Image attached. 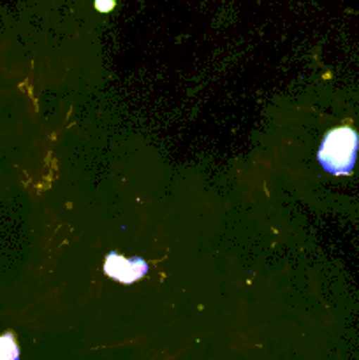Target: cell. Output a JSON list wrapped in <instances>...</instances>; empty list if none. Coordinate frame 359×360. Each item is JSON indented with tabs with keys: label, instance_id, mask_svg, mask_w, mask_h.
I'll list each match as a JSON object with an SVG mask.
<instances>
[{
	"label": "cell",
	"instance_id": "obj_2",
	"mask_svg": "<svg viewBox=\"0 0 359 360\" xmlns=\"http://www.w3.org/2000/svg\"><path fill=\"white\" fill-rule=\"evenodd\" d=\"M104 273L106 276L118 281V283L130 285L134 283V281H139L141 278L146 276L148 264L146 260H143L141 257L127 259V257L118 255L116 252H111L108 257H106Z\"/></svg>",
	"mask_w": 359,
	"mask_h": 360
},
{
	"label": "cell",
	"instance_id": "obj_1",
	"mask_svg": "<svg viewBox=\"0 0 359 360\" xmlns=\"http://www.w3.org/2000/svg\"><path fill=\"white\" fill-rule=\"evenodd\" d=\"M359 151V136L352 127L329 130L319 148L320 167L333 176H348L354 169Z\"/></svg>",
	"mask_w": 359,
	"mask_h": 360
},
{
	"label": "cell",
	"instance_id": "obj_4",
	"mask_svg": "<svg viewBox=\"0 0 359 360\" xmlns=\"http://www.w3.org/2000/svg\"><path fill=\"white\" fill-rule=\"evenodd\" d=\"M97 7L101 11H109L113 7V0H97Z\"/></svg>",
	"mask_w": 359,
	"mask_h": 360
},
{
	"label": "cell",
	"instance_id": "obj_3",
	"mask_svg": "<svg viewBox=\"0 0 359 360\" xmlns=\"http://www.w3.org/2000/svg\"><path fill=\"white\" fill-rule=\"evenodd\" d=\"M0 360H20V348L11 333L0 336Z\"/></svg>",
	"mask_w": 359,
	"mask_h": 360
}]
</instances>
